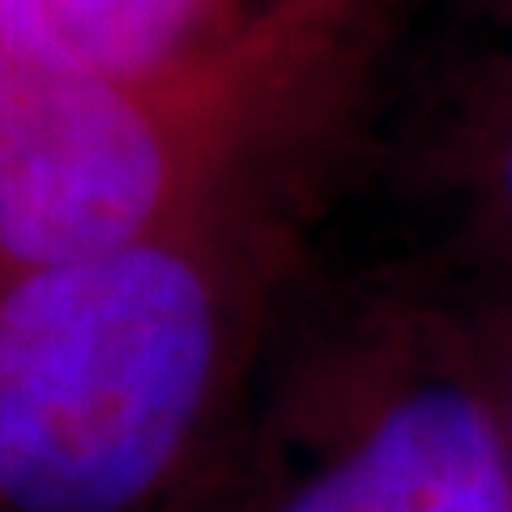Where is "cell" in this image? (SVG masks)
I'll use <instances>...</instances> for the list:
<instances>
[{
    "label": "cell",
    "instance_id": "1",
    "mask_svg": "<svg viewBox=\"0 0 512 512\" xmlns=\"http://www.w3.org/2000/svg\"><path fill=\"white\" fill-rule=\"evenodd\" d=\"M192 218L0 278V504L137 512L184 470L252 363V256Z\"/></svg>",
    "mask_w": 512,
    "mask_h": 512
},
{
    "label": "cell",
    "instance_id": "2",
    "mask_svg": "<svg viewBox=\"0 0 512 512\" xmlns=\"http://www.w3.org/2000/svg\"><path fill=\"white\" fill-rule=\"evenodd\" d=\"M414 22L350 90L342 184L320 188V218L346 227L338 282L491 299L512 291V0Z\"/></svg>",
    "mask_w": 512,
    "mask_h": 512
},
{
    "label": "cell",
    "instance_id": "3",
    "mask_svg": "<svg viewBox=\"0 0 512 512\" xmlns=\"http://www.w3.org/2000/svg\"><path fill=\"white\" fill-rule=\"evenodd\" d=\"M278 359L291 470L265 512H512V457L453 303L333 286Z\"/></svg>",
    "mask_w": 512,
    "mask_h": 512
},
{
    "label": "cell",
    "instance_id": "4",
    "mask_svg": "<svg viewBox=\"0 0 512 512\" xmlns=\"http://www.w3.org/2000/svg\"><path fill=\"white\" fill-rule=\"evenodd\" d=\"M146 94L60 52L43 13L0 35V278L128 248L222 192L269 90Z\"/></svg>",
    "mask_w": 512,
    "mask_h": 512
},
{
    "label": "cell",
    "instance_id": "5",
    "mask_svg": "<svg viewBox=\"0 0 512 512\" xmlns=\"http://www.w3.org/2000/svg\"><path fill=\"white\" fill-rule=\"evenodd\" d=\"M64 56L146 94H201L286 73L316 35H256L235 0H39Z\"/></svg>",
    "mask_w": 512,
    "mask_h": 512
},
{
    "label": "cell",
    "instance_id": "6",
    "mask_svg": "<svg viewBox=\"0 0 512 512\" xmlns=\"http://www.w3.org/2000/svg\"><path fill=\"white\" fill-rule=\"evenodd\" d=\"M453 308L461 312L474 372L483 380V393L495 410L504 448L512 457V291L474 303H453Z\"/></svg>",
    "mask_w": 512,
    "mask_h": 512
},
{
    "label": "cell",
    "instance_id": "7",
    "mask_svg": "<svg viewBox=\"0 0 512 512\" xmlns=\"http://www.w3.org/2000/svg\"><path fill=\"white\" fill-rule=\"evenodd\" d=\"M239 13L248 18V0H235ZM350 0H265V18L278 30H299V35H316L329 18H342Z\"/></svg>",
    "mask_w": 512,
    "mask_h": 512
}]
</instances>
